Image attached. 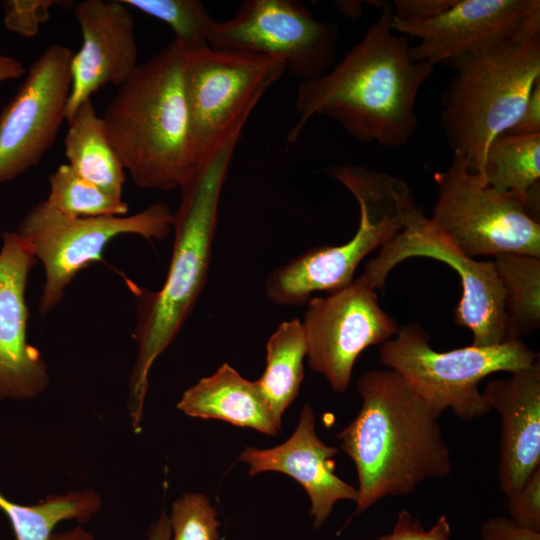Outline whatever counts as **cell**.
<instances>
[{"instance_id":"cell-2","label":"cell","mask_w":540,"mask_h":540,"mask_svg":"<svg viewBox=\"0 0 540 540\" xmlns=\"http://www.w3.org/2000/svg\"><path fill=\"white\" fill-rule=\"evenodd\" d=\"M362 405L336 438L358 475L356 514L389 496H406L428 479L452 471L438 417L391 369H373L357 381Z\"/></svg>"},{"instance_id":"cell-18","label":"cell","mask_w":540,"mask_h":540,"mask_svg":"<svg viewBox=\"0 0 540 540\" xmlns=\"http://www.w3.org/2000/svg\"><path fill=\"white\" fill-rule=\"evenodd\" d=\"M337 453L317 436L313 409L305 405L295 431L284 443L268 449L247 447L239 461L249 465L250 475L276 471L298 481L309 496L314 527L320 528L336 502H356L358 496L357 488L335 474Z\"/></svg>"},{"instance_id":"cell-27","label":"cell","mask_w":540,"mask_h":540,"mask_svg":"<svg viewBox=\"0 0 540 540\" xmlns=\"http://www.w3.org/2000/svg\"><path fill=\"white\" fill-rule=\"evenodd\" d=\"M126 6L166 23L185 51L209 46V36L216 20L197 0H121Z\"/></svg>"},{"instance_id":"cell-15","label":"cell","mask_w":540,"mask_h":540,"mask_svg":"<svg viewBox=\"0 0 540 540\" xmlns=\"http://www.w3.org/2000/svg\"><path fill=\"white\" fill-rule=\"evenodd\" d=\"M538 18L539 0H457L442 14L424 21H401L392 14V28L419 40L410 47L414 61L436 66L488 48Z\"/></svg>"},{"instance_id":"cell-16","label":"cell","mask_w":540,"mask_h":540,"mask_svg":"<svg viewBox=\"0 0 540 540\" xmlns=\"http://www.w3.org/2000/svg\"><path fill=\"white\" fill-rule=\"evenodd\" d=\"M37 259L27 240L5 232L0 250V399L25 400L48 385L40 352L27 339L29 309L25 301L28 275Z\"/></svg>"},{"instance_id":"cell-34","label":"cell","mask_w":540,"mask_h":540,"mask_svg":"<svg viewBox=\"0 0 540 540\" xmlns=\"http://www.w3.org/2000/svg\"><path fill=\"white\" fill-rule=\"evenodd\" d=\"M504 133L518 136L540 134V80L534 85L519 119Z\"/></svg>"},{"instance_id":"cell-17","label":"cell","mask_w":540,"mask_h":540,"mask_svg":"<svg viewBox=\"0 0 540 540\" xmlns=\"http://www.w3.org/2000/svg\"><path fill=\"white\" fill-rule=\"evenodd\" d=\"M74 13L82 45L71 59L67 120L103 86L123 84L138 65L135 20L121 0H82Z\"/></svg>"},{"instance_id":"cell-33","label":"cell","mask_w":540,"mask_h":540,"mask_svg":"<svg viewBox=\"0 0 540 540\" xmlns=\"http://www.w3.org/2000/svg\"><path fill=\"white\" fill-rule=\"evenodd\" d=\"M479 540H540V532L522 527L509 517L494 516L481 525Z\"/></svg>"},{"instance_id":"cell-30","label":"cell","mask_w":540,"mask_h":540,"mask_svg":"<svg viewBox=\"0 0 540 540\" xmlns=\"http://www.w3.org/2000/svg\"><path fill=\"white\" fill-rule=\"evenodd\" d=\"M506 498L509 518L522 527L540 532V467L519 490Z\"/></svg>"},{"instance_id":"cell-26","label":"cell","mask_w":540,"mask_h":540,"mask_svg":"<svg viewBox=\"0 0 540 540\" xmlns=\"http://www.w3.org/2000/svg\"><path fill=\"white\" fill-rule=\"evenodd\" d=\"M50 191L45 202L56 211L74 218L120 216L128 205L79 176L68 164L49 176Z\"/></svg>"},{"instance_id":"cell-6","label":"cell","mask_w":540,"mask_h":540,"mask_svg":"<svg viewBox=\"0 0 540 540\" xmlns=\"http://www.w3.org/2000/svg\"><path fill=\"white\" fill-rule=\"evenodd\" d=\"M325 171L356 199L358 228L347 242L316 246L273 271L265 292L276 305L299 306L315 292L331 293L349 285L365 257L403 228V209L413 196L405 181L362 165H334Z\"/></svg>"},{"instance_id":"cell-28","label":"cell","mask_w":540,"mask_h":540,"mask_svg":"<svg viewBox=\"0 0 540 540\" xmlns=\"http://www.w3.org/2000/svg\"><path fill=\"white\" fill-rule=\"evenodd\" d=\"M172 540H218L217 511L200 493L181 496L172 505L169 517Z\"/></svg>"},{"instance_id":"cell-14","label":"cell","mask_w":540,"mask_h":540,"mask_svg":"<svg viewBox=\"0 0 540 540\" xmlns=\"http://www.w3.org/2000/svg\"><path fill=\"white\" fill-rule=\"evenodd\" d=\"M73 51L51 44L0 113V184L37 165L53 145L71 90Z\"/></svg>"},{"instance_id":"cell-19","label":"cell","mask_w":540,"mask_h":540,"mask_svg":"<svg viewBox=\"0 0 540 540\" xmlns=\"http://www.w3.org/2000/svg\"><path fill=\"white\" fill-rule=\"evenodd\" d=\"M501 419L497 475L505 497L540 467V362L488 382L482 391Z\"/></svg>"},{"instance_id":"cell-36","label":"cell","mask_w":540,"mask_h":540,"mask_svg":"<svg viewBox=\"0 0 540 540\" xmlns=\"http://www.w3.org/2000/svg\"><path fill=\"white\" fill-rule=\"evenodd\" d=\"M26 73V68L17 59L0 55V82L17 79Z\"/></svg>"},{"instance_id":"cell-23","label":"cell","mask_w":540,"mask_h":540,"mask_svg":"<svg viewBox=\"0 0 540 540\" xmlns=\"http://www.w3.org/2000/svg\"><path fill=\"white\" fill-rule=\"evenodd\" d=\"M266 368L256 384L281 421L283 412L295 400L303 380V359L307 342L302 323L293 318L282 322L266 344Z\"/></svg>"},{"instance_id":"cell-20","label":"cell","mask_w":540,"mask_h":540,"mask_svg":"<svg viewBox=\"0 0 540 540\" xmlns=\"http://www.w3.org/2000/svg\"><path fill=\"white\" fill-rule=\"evenodd\" d=\"M177 408L191 417L219 419L267 435L278 433L281 425L256 382L227 363L186 390Z\"/></svg>"},{"instance_id":"cell-29","label":"cell","mask_w":540,"mask_h":540,"mask_svg":"<svg viewBox=\"0 0 540 540\" xmlns=\"http://www.w3.org/2000/svg\"><path fill=\"white\" fill-rule=\"evenodd\" d=\"M74 3L70 0H7L3 2L4 24L23 37H34L40 25L49 19L53 7L67 8Z\"/></svg>"},{"instance_id":"cell-5","label":"cell","mask_w":540,"mask_h":540,"mask_svg":"<svg viewBox=\"0 0 540 540\" xmlns=\"http://www.w3.org/2000/svg\"><path fill=\"white\" fill-rule=\"evenodd\" d=\"M440 122L453 154L481 173L488 147L510 129L540 80V18L516 34L449 63Z\"/></svg>"},{"instance_id":"cell-3","label":"cell","mask_w":540,"mask_h":540,"mask_svg":"<svg viewBox=\"0 0 540 540\" xmlns=\"http://www.w3.org/2000/svg\"><path fill=\"white\" fill-rule=\"evenodd\" d=\"M239 138L223 145L181 188V202L173 217L174 243L166 280L157 292L138 293L134 332L138 354L129 396L134 427L141 422L153 363L175 339L205 286L220 195Z\"/></svg>"},{"instance_id":"cell-25","label":"cell","mask_w":540,"mask_h":540,"mask_svg":"<svg viewBox=\"0 0 540 540\" xmlns=\"http://www.w3.org/2000/svg\"><path fill=\"white\" fill-rule=\"evenodd\" d=\"M92 490L48 496L34 505H22L0 493V509L7 516L16 540H50L55 526L69 519L86 522L100 509Z\"/></svg>"},{"instance_id":"cell-7","label":"cell","mask_w":540,"mask_h":540,"mask_svg":"<svg viewBox=\"0 0 540 540\" xmlns=\"http://www.w3.org/2000/svg\"><path fill=\"white\" fill-rule=\"evenodd\" d=\"M416 322L399 326L394 337L380 345V362L400 374L428 407L440 417L451 409L464 421L487 415L491 409L479 390L480 382L497 372L514 373L537 359L522 340L470 345L437 351Z\"/></svg>"},{"instance_id":"cell-4","label":"cell","mask_w":540,"mask_h":540,"mask_svg":"<svg viewBox=\"0 0 540 540\" xmlns=\"http://www.w3.org/2000/svg\"><path fill=\"white\" fill-rule=\"evenodd\" d=\"M185 52L173 40L138 64L101 116L109 142L141 189L182 188L199 169L190 145Z\"/></svg>"},{"instance_id":"cell-13","label":"cell","mask_w":540,"mask_h":540,"mask_svg":"<svg viewBox=\"0 0 540 540\" xmlns=\"http://www.w3.org/2000/svg\"><path fill=\"white\" fill-rule=\"evenodd\" d=\"M301 323L309 367L323 374L336 392L348 389L360 354L399 329L380 306L377 290L361 277L326 297L310 299Z\"/></svg>"},{"instance_id":"cell-32","label":"cell","mask_w":540,"mask_h":540,"mask_svg":"<svg viewBox=\"0 0 540 540\" xmlns=\"http://www.w3.org/2000/svg\"><path fill=\"white\" fill-rule=\"evenodd\" d=\"M457 0H394L393 18L401 21H424L432 19L450 7Z\"/></svg>"},{"instance_id":"cell-12","label":"cell","mask_w":540,"mask_h":540,"mask_svg":"<svg viewBox=\"0 0 540 540\" xmlns=\"http://www.w3.org/2000/svg\"><path fill=\"white\" fill-rule=\"evenodd\" d=\"M339 29L316 19L295 0H247L232 18L215 21L209 46L281 59L302 80L325 74L336 63Z\"/></svg>"},{"instance_id":"cell-11","label":"cell","mask_w":540,"mask_h":540,"mask_svg":"<svg viewBox=\"0 0 540 540\" xmlns=\"http://www.w3.org/2000/svg\"><path fill=\"white\" fill-rule=\"evenodd\" d=\"M174 214L158 202L130 216L74 218L45 201L34 205L17 227L44 267L45 281L39 311L46 314L61 301L72 279L91 264L102 261L105 246L122 234L148 240L163 239L172 229Z\"/></svg>"},{"instance_id":"cell-31","label":"cell","mask_w":540,"mask_h":540,"mask_svg":"<svg viewBox=\"0 0 540 540\" xmlns=\"http://www.w3.org/2000/svg\"><path fill=\"white\" fill-rule=\"evenodd\" d=\"M451 527L446 515H441L429 529L421 521L403 509L396 518L392 531L381 535L379 540H450Z\"/></svg>"},{"instance_id":"cell-9","label":"cell","mask_w":540,"mask_h":540,"mask_svg":"<svg viewBox=\"0 0 540 540\" xmlns=\"http://www.w3.org/2000/svg\"><path fill=\"white\" fill-rule=\"evenodd\" d=\"M434 181L438 194L430 222L467 256L540 257L539 219L515 195L488 185L463 156L453 154Z\"/></svg>"},{"instance_id":"cell-8","label":"cell","mask_w":540,"mask_h":540,"mask_svg":"<svg viewBox=\"0 0 540 540\" xmlns=\"http://www.w3.org/2000/svg\"><path fill=\"white\" fill-rule=\"evenodd\" d=\"M286 69L281 59L253 52L211 46L185 52L190 145L198 168L240 137L262 96Z\"/></svg>"},{"instance_id":"cell-10","label":"cell","mask_w":540,"mask_h":540,"mask_svg":"<svg viewBox=\"0 0 540 540\" xmlns=\"http://www.w3.org/2000/svg\"><path fill=\"white\" fill-rule=\"evenodd\" d=\"M412 257L436 259L457 273L462 294L454 320L471 331L472 345L488 346L505 341L504 290L493 261H478L462 252L432 226L413 196L403 209L402 230L366 263L360 277L380 290L391 271Z\"/></svg>"},{"instance_id":"cell-24","label":"cell","mask_w":540,"mask_h":540,"mask_svg":"<svg viewBox=\"0 0 540 540\" xmlns=\"http://www.w3.org/2000/svg\"><path fill=\"white\" fill-rule=\"evenodd\" d=\"M504 290L505 341L540 327V257L504 253L492 260Z\"/></svg>"},{"instance_id":"cell-22","label":"cell","mask_w":540,"mask_h":540,"mask_svg":"<svg viewBox=\"0 0 540 540\" xmlns=\"http://www.w3.org/2000/svg\"><path fill=\"white\" fill-rule=\"evenodd\" d=\"M484 181L512 193L531 214L540 212V134L502 133L490 143L482 172Z\"/></svg>"},{"instance_id":"cell-1","label":"cell","mask_w":540,"mask_h":540,"mask_svg":"<svg viewBox=\"0 0 540 540\" xmlns=\"http://www.w3.org/2000/svg\"><path fill=\"white\" fill-rule=\"evenodd\" d=\"M379 17L325 74L302 80L288 134L294 142L314 116L328 117L352 137L385 147L405 146L418 127V93L434 65L414 61L407 37L392 28V4L381 1Z\"/></svg>"},{"instance_id":"cell-35","label":"cell","mask_w":540,"mask_h":540,"mask_svg":"<svg viewBox=\"0 0 540 540\" xmlns=\"http://www.w3.org/2000/svg\"><path fill=\"white\" fill-rule=\"evenodd\" d=\"M172 529L169 517L162 513L150 527L144 540H171ZM50 540H95L90 533L80 526L60 533H53Z\"/></svg>"},{"instance_id":"cell-21","label":"cell","mask_w":540,"mask_h":540,"mask_svg":"<svg viewBox=\"0 0 540 540\" xmlns=\"http://www.w3.org/2000/svg\"><path fill=\"white\" fill-rule=\"evenodd\" d=\"M68 122L64 139L68 165L85 180L122 198L126 171L108 140L92 100L84 102Z\"/></svg>"},{"instance_id":"cell-37","label":"cell","mask_w":540,"mask_h":540,"mask_svg":"<svg viewBox=\"0 0 540 540\" xmlns=\"http://www.w3.org/2000/svg\"><path fill=\"white\" fill-rule=\"evenodd\" d=\"M336 3L339 11L350 18L359 17L363 12L362 4L359 1H340Z\"/></svg>"}]
</instances>
